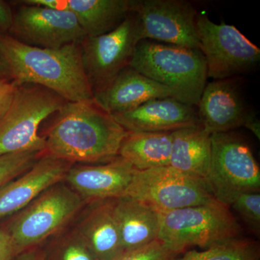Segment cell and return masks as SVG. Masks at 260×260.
Here are the masks:
<instances>
[{
	"label": "cell",
	"instance_id": "cell-1",
	"mask_svg": "<svg viewBox=\"0 0 260 260\" xmlns=\"http://www.w3.org/2000/svg\"><path fill=\"white\" fill-rule=\"evenodd\" d=\"M44 134V153L73 164H104L119 156L126 131L95 102L65 103Z\"/></svg>",
	"mask_w": 260,
	"mask_h": 260
},
{
	"label": "cell",
	"instance_id": "cell-2",
	"mask_svg": "<svg viewBox=\"0 0 260 260\" xmlns=\"http://www.w3.org/2000/svg\"><path fill=\"white\" fill-rule=\"evenodd\" d=\"M0 59L10 79L18 85H40L67 102L93 101L84 72L80 44L44 49L27 45L10 34L0 32Z\"/></svg>",
	"mask_w": 260,
	"mask_h": 260
},
{
	"label": "cell",
	"instance_id": "cell-3",
	"mask_svg": "<svg viewBox=\"0 0 260 260\" xmlns=\"http://www.w3.org/2000/svg\"><path fill=\"white\" fill-rule=\"evenodd\" d=\"M129 66L193 107L198 106L208 79L206 61L200 49L141 41Z\"/></svg>",
	"mask_w": 260,
	"mask_h": 260
},
{
	"label": "cell",
	"instance_id": "cell-4",
	"mask_svg": "<svg viewBox=\"0 0 260 260\" xmlns=\"http://www.w3.org/2000/svg\"><path fill=\"white\" fill-rule=\"evenodd\" d=\"M86 205L76 191L61 181L13 214L3 229L10 236L18 255L44 245L69 226Z\"/></svg>",
	"mask_w": 260,
	"mask_h": 260
},
{
	"label": "cell",
	"instance_id": "cell-5",
	"mask_svg": "<svg viewBox=\"0 0 260 260\" xmlns=\"http://www.w3.org/2000/svg\"><path fill=\"white\" fill-rule=\"evenodd\" d=\"M242 228L230 207L215 201L160 213L158 239L183 254L191 246L206 249L240 239Z\"/></svg>",
	"mask_w": 260,
	"mask_h": 260
},
{
	"label": "cell",
	"instance_id": "cell-6",
	"mask_svg": "<svg viewBox=\"0 0 260 260\" xmlns=\"http://www.w3.org/2000/svg\"><path fill=\"white\" fill-rule=\"evenodd\" d=\"M66 102L40 85H18L9 109L0 120V156L21 152H44L45 140L40 134V126Z\"/></svg>",
	"mask_w": 260,
	"mask_h": 260
},
{
	"label": "cell",
	"instance_id": "cell-7",
	"mask_svg": "<svg viewBox=\"0 0 260 260\" xmlns=\"http://www.w3.org/2000/svg\"><path fill=\"white\" fill-rule=\"evenodd\" d=\"M205 181L217 201L230 207L239 195L259 192L260 169L249 145L233 132L211 135Z\"/></svg>",
	"mask_w": 260,
	"mask_h": 260
},
{
	"label": "cell",
	"instance_id": "cell-8",
	"mask_svg": "<svg viewBox=\"0 0 260 260\" xmlns=\"http://www.w3.org/2000/svg\"><path fill=\"white\" fill-rule=\"evenodd\" d=\"M123 197L138 200L159 213L216 201L204 179L170 166L135 170Z\"/></svg>",
	"mask_w": 260,
	"mask_h": 260
},
{
	"label": "cell",
	"instance_id": "cell-9",
	"mask_svg": "<svg viewBox=\"0 0 260 260\" xmlns=\"http://www.w3.org/2000/svg\"><path fill=\"white\" fill-rule=\"evenodd\" d=\"M141 41L139 17L135 12L112 31L83 39L80 43L82 61L93 94L105 88L129 66Z\"/></svg>",
	"mask_w": 260,
	"mask_h": 260
},
{
	"label": "cell",
	"instance_id": "cell-10",
	"mask_svg": "<svg viewBox=\"0 0 260 260\" xmlns=\"http://www.w3.org/2000/svg\"><path fill=\"white\" fill-rule=\"evenodd\" d=\"M200 50L206 61L208 78L223 80L250 72L260 60V49L234 25L197 18Z\"/></svg>",
	"mask_w": 260,
	"mask_h": 260
},
{
	"label": "cell",
	"instance_id": "cell-11",
	"mask_svg": "<svg viewBox=\"0 0 260 260\" xmlns=\"http://www.w3.org/2000/svg\"><path fill=\"white\" fill-rule=\"evenodd\" d=\"M142 41L150 39L169 45L200 49L198 12L184 0H137Z\"/></svg>",
	"mask_w": 260,
	"mask_h": 260
},
{
	"label": "cell",
	"instance_id": "cell-12",
	"mask_svg": "<svg viewBox=\"0 0 260 260\" xmlns=\"http://www.w3.org/2000/svg\"><path fill=\"white\" fill-rule=\"evenodd\" d=\"M13 14L10 35L19 42L44 49L80 44L86 37L76 17L68 10L23 3Z\"/></svg>",
	"mask_w": 260,
	"mask_h": 260
},
{
	"label": "cell",
	"instance_id": "cell-13",
	"mask_svg": "<svg viewBox=\"0 0 260 260\" xmlns=\"http://www.w3.org/2000/svg\"><path fill=\"white\" fill-rule=\"evenodd\" d=\"M237 78L206 84L197 106L200 124L211 135L246 127L259 140V119L246 107Z\"/></svg>",
	"mask_w": 260,
	"mask_h": 260
},
{
	"label": "cell",
	"instance_id": "cell-14",
	"mask_svg": "<svg viewBox=\"0 0 260 260\" xmlns=\"http://www.w3.org/2000/svg\"><path fill=\"white\" fill-rule=\"evenodd\" d=\"M136 169L120 156L99 165L73 164L64 182L86 204L124 196Z\"/></svg>",
	"mask_w": 260,
	"mask_h": 260
},
{
	"label": "cell",
	"instance_id": "cell-15",
	"mask_svg": "<svg viewBox=\"0 0 260 260\" xmlns=\"http://www.w3.org/2000/svg\"><path fill=\"white\" fill-rule=\"evenodd\" d=\"M73 165L43 152L28 171L0 188V218L18 213L49 187L64 181Z\"/></svg>",
	"mask_w": 260,
	"mask_h": 260
},
{
	"label": "cell",
	"instance_id": "cell-16",
	"mask_svg": "<svg viewBox=\"0 0 260 260\" xmlns=\"http://www.w3.org/2000/svg\"><path fill=\"white\" fill-rule=\"evenodd\" d=\"M112 116L127 132L172 133L200 124L195 107L171 97L153 99Z\"/></svg>",
	"mask_w": 260,
	"mask_h": 260
},
{
	"label": "cell",
	"instance_id": "cell-17",
	"mask_svg": "<svg viewBox=\"0 0 260 260\" xmlns=\"http://www.w3.org/2000/svg\"><path fill=\"white\" fill-rule=\"evenodd\" d=\"M169 97L176 99L170 89L130 66L121 71L105 88L93 94L95 104L112 116L134 110L153 99Z\"/></svg>",
	"mask_w": 260,
	"mask_h": 260
},
{
	"label": "cell",
	"instance_id": "cell-18",
	"mask_svg": "<svg viewBox=\"0 0 260 260\" xmlns=\"http://www.w3.org/2000/svg\"><path fill=\"white\" fill-rule=\"evenodd\" d=\"M114 200H99L85 205L74 226L99 260H113L124 252Z\"/></svg>",
	"mask_w": 260,
	"mask_h": 260
},
{
	"label": "cell",
	"instance_id": "cell-19",
	"mask_svg": "<svg viewBox=\"0 0 260 260\" xmlns=\"http://www.w3.org/2000/svg\"><path fill=\"white\" fill-rule=\"evenodd\" d=\"M123 250H135L158 240L160 213L132 198L114 200Z\"/></svg>",
	"mask_w": 260,
	"mask_h": 260
},
{
	"label": "cell",
	"instance_id": "cell-20",
	"mask_svg": "<svg viewBox=\"0 0 260 260\" xmlns=\"http://www.w3.org/2000/svg\"><path fill=\"white\" fill-rule=\"evenodd\" d=\"M170 167L188 175L206 179L211 159V134L201 124L173 132Z\"/></svg>",
	"mask_w": 260,
	"mask_h": 260
},
{
	"label": "cell",
	"instance_id": "cell-21",
	"mask_svg": "<svg viewBox=\"0 0 260 260\" xmlns=\"http://www.w3.org/2000/svg\"><path fill=\"white\" fill-rule=\"evenodd\" d=\"M137 0H65L64 10L76 17L86 37L112 31L132 13Z\"/></svg>",
	"mask_w": 260,
	"mask_h": 260
},
{
	"label": "cell",
	"instance_id": "cell-22",
	"mask_svg": "<svg viewBox=\"0 0 260 260\" xmlns=\"http://www.w3.org/2000/svg\"><path fill=\"white\" fill-rule=\"evenodd\" d=\"M172 133L127 132L119 156L138 171L168 167L172 154Z\"/></svg>",
	"mask_w": 260,
	"mask_h": 260
},
{
	"label": "cell",
	"instance_id": "cell-23",
	"mask_svg": "<svg viewBox=\"0 0 260 260\" xmlns=\"http://www.w3.org/2000/svg\"><path fill=\"white\" fill-rule=\"evenodd\" d=\"M172 260H260V245L250 239H235L203 251H186Z\"/></svg>",
	"mask_w": 260,
	"mask_h": 260
},
{
	"label": "cell",
	"instance_id": "cell-24",
	"mask_svg": "<svg viewBox=\"0 0 260 260\" xmlns=\"http://www.w3.org/2000/svg\"><path fill=\"white\" fill-rule=\"evenodd\" d=\"M44 260H99L75 228L66 229L44 244Z\"/></svg>",
	"mask_w": 260,
	"mask_h": 260
},
{
	"label": "cell",
	"instance_id": "cell-25",
	"mask_svg": "<svg viewBox=\"0 0 260 260\" xmlns=\"http://www.w3.org/2000/svg\"><path fill=\"white\" fill-rule=\"evenodd\" d=\"M42 153L26 151L0 156V188L28 171Z\"/></svg>",
	"mask_w": 260,
	"mask_h": 260
},
{
	"label": "cell",
	"instance_id": "cell-26",
	"mask_svg": "<svg viewBox=\"0 0 260 260\" xmlns=\"http://www.w3.org/2000/svg\"><path fill=\"white\" fill-rule=\"evenodd\" d=\"M256 236L260 232L259 192L239 195L230 205Z\"/></svg>",
	"mask_w": 260,
	"mask_h": 260
},
{
	"label": "cell",
	"instance_id": "cell-27",
	"mask_svg": "<svg viewBox=\"0 0 260 260\" xmlns=\"http://www.w3.org/2000/svg\"><path fill=\"white\" fill-rule=\"evenodd\" d=\"M180 254L158 239L140 249L124 251L113 260H172Z\"/></svg>",
	"mask_w": 260,
	"mask_h": 260
},
{
	"label": "cell",
	"instance_id": "cell-28",
	"mask_svg": "<svg viewBox=\"0 0 260 260\" xmlns=\"http://www.w3.org/2000/svg\"><path fill=\"white\" fill-rule=\"evenodd\" d=\"M17 86L18 85L9 78L0 79V120L9 109Z\"/></svg>",
	"mask_w": 260,
	"mask_h": 260
},
{
	"label": "cell",
	"instance_id": "cell-29",
	"mask_svg": "<svg viewBox=\"0 0 260 260\" xmlns=\"http://www.w3.org/2000/svg\"><path fill=\"white\" fill-rule=\"evenodd\" d=\"M14 246L8 233L0 229V260H15Z\"/></svg>",
	"mask_w": 260,
	"mask_h": 260
},
{
	"label": "cell",
	"instance_id": "cell-30",
	"mask_svg": "<svg viewBox=\"0 0 260 260\" xmlns=\"http://www.w3.org/2000/svg\"><path fill=\"white\" fill-rule=\"evenodd\" d=\"M13 21V13L9 4L0 0V32L10 31Z\"/></svg>",
	"mask_w": 260,
	"mask_h": 260
},
{
	"label": "cell",
	"instance_id": "cell-31",
	"mask_svg": "<svg viewBox=\"0 0 260 260\" xmlns=\"http://www.w3.org/2000/svg\"><path fill=\"white\" fill-rule=\"evenodd\" d=\"M44 245L37 246L20 253L15 256V260H44Z\"/></svg>",
	"mask_w": 260,
	"mask_h": 260
},
{
	"label": "cell",
	"instance_id": "cell-32",
	"mask_svg": "<svg viewBox=\"0 0 260 260\" xmlns=\"http://www.w3.org/2000/svg\"><path fill=\"white\" fill-rule=\"evenodd\" d=\"M4 78H9V75H8L6 67H5L2 59H0V79H4Z\"/></svg>",
	"mask_w": 260,
	"mask_h": 260
}]
</instances>
